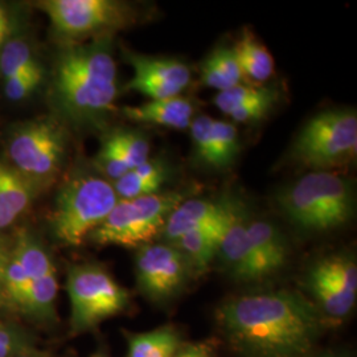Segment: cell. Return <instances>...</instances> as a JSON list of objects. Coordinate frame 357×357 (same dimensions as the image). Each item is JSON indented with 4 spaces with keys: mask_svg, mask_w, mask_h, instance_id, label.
I'll use <instances>...</instances> for the list:
<instances>
[{
    "mask_svg": "<svg viewBox=\"0 0 357 357\" xmlns=\"http://www.w3.org/2000/svg\"><path fill=\"white\" fill-rule=\"evenodd\" d=\"M217 327L238 357H306L315 352L323 318L303 294L277 290L230 298Z\"/></svg>",
    "mask_w": 357,
    "mask_h": 357,
    "instance_id": "1",
    "label": "cell"
},
{
    "mask_svg": "<svg viewBox=\"0 0 357 357\" xmlns=\"http://www.w3.org/2000/svg\"><path fill=\"white\" fill-rule=\"evenodd\" d=\"M116 64L110 38L70 43L57 54L50 96L54 109L76 125L97 123L114 109Z\"/></svg>",
    "mask_w": 357,
    "mask_h": 357,
    "instance_id": "2",
    "label": "cell"
},
{
    "mask_svg": "<svg viewBox=\"0 0 357 357\" xmlns=\"http://www.w3.org/2000/svg\"><path fill=\"white\" fill-rule=\"evenodd\" d=\"M277 204L299 229L328 231L347 224L356 208V196L348 178L330 171H312L277 195Z\"/></svg>",
    "mask_w": 357,
    "mask_h": 357,
    "instance_id": "3",
    "label": "cell"
},
{
    "mask_svg": "<svg viewBox=\"0 0 357 357\" xmlns=\"http://www.w3.org/2000/svg\"><path fill=\"white\" fill-rule=\"evenodd\" d=\"M119 202L106 178L78 174L69 178L56 196L51 215L54 238L66 246H79L110 215Z\"/></svg>",
    "mask_w": 357,
    "mask_h": 357,
    "instance_id": "4",
    "label": "cell"
},
{
    "mask_svg": "<svg viewBox=\"0 0 357 357\" xmlns=\"http://www.w3.org/2000/svg\"><path fill=\"white\" fill-rule=\"evenodd\" d=\"M68 149L64 125L52 116H40L17 125L8 135L7 160L40 193L57 180Z\"/></svg>",
    "mask_w": 357,
    "mask_h": 357,
    "instance_id": "5",
    "label": "cell"
},
{
    "mask_svg": "<svg viewBox=\"0 0 357 357\" xmlns=\"http://www.w3.org/2000/svg\"><path fill=\"white\" fill-rule=\"evenodd\" d=\"M66 293L70 303L72 335L96 330L131 306L128 290L115 281L109 270L93 262L77 264L68 270Z\"/></svg>",
    "mask_w": 357,
    "mask_h": 357,
    "instance_id": "6",
    "label": "cell"
},
{
    "mask_svg": "<svg viewBox=\"0 0 357 357\" xmlns=\"http://www.w3.org/2000/svg\"><path fill=\"white\" fill-rule=\"evenodd\" d=\"M183 200L184 196L178 192L119 200L88 240L101 246L139 249L162 234L167 218Z\"/></svg>",
    "mask_w": 357,
    "mask_h": 357,
    "instance_id": "7",
    "label": "cell"
},
{
    "mask_svg": "<svg viewBox=\"0 0 357 357\" xmlns=\"http://www.w3.org/2000/svg\"><path fill=\"white\" fill-rule=\"evenodd\" d=\"M357 151L355 110H327L312 116L293 144V158L312 171H328L349 163Z\"/></svg>",
    "mask_w": 357,
    "mask_h": 357,
    "instance_id": "8",
    "label": "cell"
},
{
    "mask_svg": "<svg viewBox=\"0 0 357 357\" xmlns=\"http://www.w3.org/2000/svg\"><path fill=\"white\" fill-rule=\"evenodd\" d=\"M38 7L47 13L54 32L72 41L112 38L139 17L132 6L115 0H45Z\"/></svg>",
    "mask_w": 357,
    "mask_h": 357,
    "instance_id": "9",
    "label": "cell"
},
{
    "mask_svg": "<svg viewBox=\"0 0 357 357\" xmlns=\"http://www.w3.org/2000/svg\"><path fill=\"white\" fill-rule=\"evenodd\" d=\"M193 275L185 257L171 243H147L135 255L138 290L153 303L175 299Z\"/></svg>",
    "mask_w": 357,
    "mask_h": 357,
    "instance_id": "10",
    "label": "cell"
},
{
    "mask_svg": "<svg viewBox=\"0 0 357 357\" xmlns=\"http://www.w3.org/2000/svg\"><path fill=\"white\" fill-rule=\"evenodd\" d=\"M128 64L134 76L128 81L126 90L141 93L151 101L178 97L191 82V70L176 59L150 57L128 52Z\"/></svg>",
    "mask_w": 357,
    "mask_h": 357,
    "instance_id": "11",
    "label": "cell"
},
{
    "mask_svg": "<svg viewBox=\"0 0 357 357\" xmlns=\"http://www.w3.org/2000/svg\"><path fill=\"white\" fill-rule=\"evenodd\" d=\"M248 222L243 205L230 202L229 216L220 238L217 255H220L225 270L233 280L261 281L262 275L249 240Z\"/></svg>",
    "mask_w": 357,
    "mask_h": 357,
    "instance_id": "12",
    "label": "cell"
},
{
    "mask_svg": "<svg viewBox=\"0 0 357 357\" xmlns=\"http://www.w3.org/2000/svg\"><path fill=\"white\" fill-rule=\"evenodd\" d=\"M229 200L213 202L206 199L183 200L167 218L162 231L163 243H175L181 236L192 230L217 225L229 212Z\"/></svg>",
    "mask_w": 357,
    "mask_h": 357,
    "instance_id": "13",
    "label": "cell"
},
{
    "mask_svg": "<svg viewBox=\"0 0 357 357\" xmlns=\"http://www.w3.org/2000/svg\"><path fill=\"white\" fill-rule=\"evenodd\" d=\"M40 192L7 159H0V233L13 227L32 206Z\"/></svg>",
    "mask_w": 357,
    "mask_h": 357,
    "instance_id": "14",
    "label": "cell"
},
{
    "mask_svg": "<svg viewBox=\"0 0 357 357\" xmlns=\"http://www.w3.org/2000/svg\"><path fill=\"white\" fill-rule=\"evenodd\" d=\"M248 233L262 280L277 274L289 258V245L283 233L265 220L249 221Z\"/></svg>",
    "mask_w": 357,
    "mask_h": 357,
    "instance_id": "15",
    "label": "cell"
},
{
    "mask_svg": "<svg viewBox=\"0 0 357 357\" xmlns=\"http://www.w3.org/2000/svg\"><path fill=\"white\" fill-rule=\"evenodd\" d=\"M122 113L135 122L183 130L191 126L195 107L190 100L178 96L149 101L139 106H126Z\"/></svg>",
    "mask_w": 357,
    "mask_h": 357,
    "instance_id": "16",
    "label": "cell"
},
{
    "mask_svg": "<svg viewBox=\"0 0 357 357\" xmlns=\"http://www.w3.org/2000/svg\"><path fill=\"white\" fill-rule=\"evenodd\" d=\"M233 51L240 65L243 79H248L249 85L259 86L274 75L275 65L271 53L250 29H243Z\"/></svg>",
    "mask_w": 357,
    "mask_h": 357,
    "instance_id": "17",
    "label": "cell"
},
{
    "mask_svg": "<svg viewBox=\"0 0 357 357\" xmlns=\"http://www.w3.org/2000/svg\"><path fill=\"white\" fill-rule=\"evenodd\" d=\"M228 216L217 225L188 231L184 236H181L176 243H172L174 246L178 248V252L185 257L193 274H203L215 261L218 252L220 238Z\"/></svg>",
    "mask_w": 357,
    "mask_h": 357,
    "instance_id": "18",
    "label": "cell"
},
{
    "mask_svg": "<svg viewBox=\"0 0 357 357\" xmlns=\"http://www.w3.org/2000/svg\"><path fill=\"white\" fill-rule=\"evenodd\" d=\"M126 357H174L185 344L183 333L174 326H163L153 331L126 332Z\"/></svg>",
    "mask_w": 357,
    "mask_h": 357,
    "instance_id": "19",
    "label": "cell"
},
{
    "mask_svg": "<svg viewBox=\"0 0 357 357\" xmlns=\"http://www.w3.org/2000/svg\"><path fill=\"white\" fill-rule=\"evenodd\" d=\"M202 82L218 93L241 84L243 75L233 48L221 47L212 52L202 65Z\"/></svg>",
    "mask_w": 357,
    "mask_h": 357,
    "instance_id": "20",
    "label": "cell"
},
{
    "mask_svg": "<svg viewBox=\"0 0 357 357\" xmlns=\"http://www.w3.org/2000/svg\"><path fill=\"white\" fill-rule=\"evenodd\" d=\"M280 91L274 86H255V85H237L234 88L218 93L215 98L217 107L224 113L230 115L237 110L250 107L259 103L278 102Z\"/></svg>",
    "mask_w": 357,
    "mask_h": 357,
    "instance_id": "21",
    "label": "cell"
},
{
    "mask_svg": "<svg viewBox=\"0 0 357 357\" xmlns=\"http://www.w3.org/2000/svg\"><path fill=\"white\" fill-rule=\"evenodd\" d=\"M44 70L32 47L24 38H8L0 50V75L3 79Z\"/></svg>",
    "mask_w": 357,
    "mask_h": 357,
    "instance_id": "22",
    "label": "cell"
},
{
    "mask_svg": "<svg viewBox=\"0 0 357 357\" xmlns=\"http://www.w3.org/2000/svg\"><path fill=\"white\" fill-rule=\"evenodd\" d=\"M240 151L238 131L236 126L227 121H213L212 139H211V155L208 166L212 168H227L236 159Z\"/></svg>",
    "mask_w": 357,
    "mask_h": 357,
    "instance_id": "23",
    "label": "cell"
},
{
    "mask_svg": "<svg viewBox=\"0 0 357 357\" xmlns=\"http://www.w3.org/2000/svg\"><path fill=\"white\" fill-rule=\"evenodd\" d=\"M38 347L35 333L24 324L0 318V357H15Z\"/></svg>",
    "mask_w": 357,
    "mask_h": 357,
    "instance_id": "24",
    "label": "cell"
},
{
    "mask_svg": "<svg viewBox=\"0 0 357 357\" xmlns=\"http://www.w3.org/2000/svg\"><path fill=\"white\" fill-rule=\"evenodd\" d=\"M166 180L167 175L144 176L137 169H130L128 174L113 183V187L119 200H130L158 193L160 187L166 183Z\"/></svg>",
    "mask_w": 357,
    "mask_h": 357,
    "instance_id": "25",
    "label": "cell"
},
{
    "mask_svg": "<svg viewBox=\"0 0 357 357\" xmlns=\"http://www.w3.org/2000/svg\"><path fill=\"white\" fill-rule=\"evenodd\" d=\"M109 135L123 155L130 169H134L150 160V143L139 132L116 130Z\"/></svg>",
    "mask_w": 357,
    "mask_h": 357,
    "instance_id": "26",
    "label": "cell"
},
{
    "mask_svg": "<svg viewBox=\"0 0 357 357\" xmlns=\"http://www.w3.org/2000/svg\"><path fill=\"white\" fill-rule=\"evenodd\" d=\"M96 166L105 176L116 181L130 171L128 163L114 141L107 135L102 142L101 150L97 153Z\"/></svg>",
    "mask_w": 357,
    "mask_h": 357,
    "instance_id": "27",
    "label": "cell"
},
{
    "mask_svg": "<svg viewBox=\"0 0 357 357\" xmlns=\"http://www.w3.org/2000/svg\"><path fill=\"white\" fill-rule=\"evenodd\" d=\"M43 79L44 70L7 78L4 79V94L13 102L24 101L38 89Z\"/></svg>",
    "mask_w": 357,
    "mask_h": 357,
    "instance_id": "28",
    "label": "cell"
},
{
    "mask_svg": "<svg viewBox=\"0 0 357 357\" xmlns=\"http://www.w3.org/2000/svg\"><path fill=\"white\" fill-rule=\"evenodd\" d=\"M213 118L208 115H200L192 121L191 138L195 147L196 156L208 165L209 155H211V139H212V126Z\"/></svg>",
    "mask_w": 357,
    "mask_h": 357,
    "instance_id": "29",
    "label": "cell"
},
{
    "mask_svg": "<svg viewBox=\"0 0 357 357\" xmlns=\"http://www.w3.org/2000/svg\"><path fill=\"white\" fill-rule=\"evenodd\" d=\"M174 357H217V343L212 339L183 345Z\"/></svg>",
    "mask_w": 357,
    "mask_h": 357,
    "instance_id": "30",
    "label": "cell"
},
{
    "mask_svg": "<svg viewBox=\"0 0 357 357\" xmlns=\"http://www.w3.org/2000/svg\"><path fill=\"white\" fill-rule=\"evenodd\" d=\"M13 31V20L4 6L0 4V38L8 40Z\"/></svg>",
    "mask_w": 357,
    "mask_h": 357,
    "instance_id": "31",
    "label": "cell"
},
{
    "mask_svg": "<svg viewBox=\"0 0 357 357\" xmlns=\"http://www.w3.org/2000/svg\"><path fill=\"white\" fill-rule=\"evenodd\" d=\"M10 248H11V243H7L0 238V280H1L4 265H6L7 258H8V255H10Z\"/></svg>",
    "mask_w": 357,
    "mask_h": 357,
    "instance_id": "32",
    "label": "cell"
},
{
    "mask_svg": "<svg viewBox=\"0 0 357 357\" xmlns=\"http://www.w3.org/2000/svg\"><path fill=\"white\" fill-rule=\"evenodd\" d=\"M15 357H52V355L50 352L43 351V349H40L38 347H36V348H32V349L26 351V352H23V354H20V355Z\"/></svg>",
    "mask_w": 357,
    "mask_h": 357,
    "instance_id": "33",
    "label": "cell"
},
{
    "mask_svg": "<svg viewBox=\"0 0 357 357\" xmlns=\"http://www.w3.org/2000/svg\"><path fill=\"white\" fill-rule=\"evenodd\" d=\"M306 357H343L340 356V355H336V354H332V352H321V354H318V352H314V354H311V355H308Z\"/></svg>",
    "mask_w": 357,
    "mask_h": 357,
    "instance_id": "34",
    "label": "cell"
},
{
    "mask_svg": "<svg viewBox=\"0 0 357 357\" xmlns=\"http://www.w3.org/2000/svg\"><path fill=\"white\" fill-rule=\"evenodd\" d=\"M90 357H110L109 355H106V354H101V352H98V354H94V355H91Z\"/></svg>",
    "mask_w": 357,
    "mask_h": 357,
    "instance_id": "35",
    "label": "cell"
},
{
    "mask_svg": "<svg viewBox=\"0 0 357 357\" xmlns=\"http://www.w3.org/2000/svg\"><path fill=\"white\" fill-rule=\"evenodd\" d=\"M6 41H7V40H4V38H0V50H1V47L4 45V43H6Z\"/></svg>",
    "mask_w": 357,
    "mask_h": 357,
    "instance_id": "36",
    "label": "cell"
}]
</instances>
